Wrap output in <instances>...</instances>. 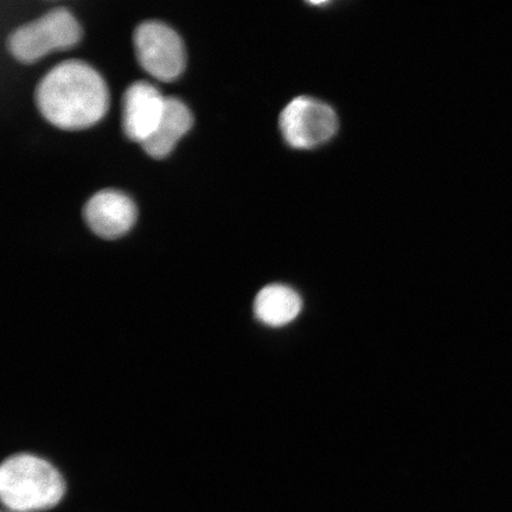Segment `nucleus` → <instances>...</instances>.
I'll list each match as a JSON object with an SVG mask.
<instances>
[{"label":"nucleus","instance_id":"1","mask_svg":"<svg viewBox=\"0 0 512 512\" xmlns=\"http://www.w3.org/2000/svg\"><path fill=\"white\" fill-rule=\"evenodd\" d=\"M36 104L50 124L62 130H83L105 117L110 93L93 67L69 60L57 64L38 83Z\"/></svg>","mask_w":512,"mask_h":512},{"label":"nucleus","instance_id":"2","mask_svg":"<svg viewBox=\"0 0 512 512\" xmlns=\"http://www.w3.org/2000/svg\"><path fill=\"white\" fill-rule=\"evenodd\" d=\"M66 484L60 472L42 458L17 454L0 469V496L6 508L32 512L54 508L61 502Z\"/></svg>","mask_w":512,"mask_h":512},{"label":"nucleus","instance_id":"3","mask_svg":"<svg viewBox=\"0 0 512 512\" xmlns=\"http://www.w3.org/2000/svg\"><path fill=\"white\" fill-rule=\"evenodd\" d=\"M81 36L82 29L72 12L54 9L12 32L9 49L18 61L32 63L50 51L74 47Z\"/></svg>","mask_w":512,"mask_h":512},{"label":"nucleus","instance_id":"4","mask_svg":"<svg viewBox=\"0 0 512 512\" xmlns=\"http://www.w3.org/2000/svg\"><path fill=\"white\" fill-rule=\"evenodd\" d=\"M280 130L296 150H312L336 136L339 121L331 106L310 96H298L281 112Z\"/></svg>","mask_w":512,"mask_h":512},{"label":"nucleus","instance_id":"5","mask_svg":"<svg viewBox=\"0 0 512 512\" xmlns=\"http://www.w3.org/2000/svg\"><path fill=\"white\" fill-rule=\"evenodd\" d=\"M133 42L140 66L153 78L170 82L183 73L187 62L184 43L169 25L144 22L134 31Z\"/></svg>","mask_w":512,"mask_h":512},{"label":"nucleus","instance_id":"6","mask_svg":"<svg viewBox=\"0 0 512 512\" xmlns=\"http://www.w3.org/2000/svg\"><path fill=\"white\" fill-rule=\"evenodd\" d=\"M166 96L146 81L132 83L123 98V128L132 142L143 144L155 132L165 108Z\"/></svg>","mask_w":512,"mask_h":512},{"label":"nucleus","instance_id":"7","mask_svg":"<svg viewBox=\"0 0 512 512\" xmlns=\"http://www.w3.org/2000/svg\"><path fill=\"white\" fill-rule=\"evenodd\" d=\"M85 220L102 239L125 235L137 220V208L130 197L117 190H101L91 197L83 210Z\"/></svg>","mask_w":512,"mask_h":512},{"label":"nucleus","instance_id":"8","mask_svg":"<svg viewBox=\"0 0 512 512\" xmlns=\"http://www.w3.org/2000/svg\"><path fill=\"white\" fill-rule=\"evenodd\" d=\"M192 123L194 119L189 108L181 100L166 96L162 119L155 132L142 144L143 149L147 155L156 159L170 155L178 140L190 130Z\"/></svg>","mask_w":512,"mask_h":512},{"label":"nucleus","instance_id":"9","mask_svg":"<svg viewBox=\"0 0 512 512\" xmlns=\"http://www.w3.org/2000/svg\"><path fill=\"white\" fill-rule=\"evenodd\" d=\"M302 311V299L291 287L268 285L255 298L254 312L260 322L279 328L291 323Z\"/></svg>","mask_w":512,"mask_h":512}]
</instances>
